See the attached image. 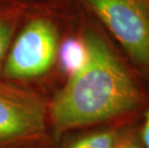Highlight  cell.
Returning a JSON list of instances; mask_svg holds the SVG:
<instances>
[{"label":"cell","mask_w":149,"mask_h":148,"mask_svg":"<svg viewBox=\"0 0 149 148\" xmlns=\"http://www.w3.org/2000/svg\"><path fill=\"white\" fill-rule=\"evenodd\" d=\"M146 79L149 85V78H146ZM139 137L143 148H149V97L146 106H145V108L143 110V121L141 123Z\"/></svg>","instance_id":"cell-9"},{"label":"cell","mask_w":149,"mask_h":148,"mask_svg":"<svg viewBox=\"0 0 149 148\" xmlns=\"http://www.w3.org/2000/svg\"><path fill=\"white\" fill-rule=\"evenodd\" d=\"M149 78V0H74Z\"/></svg>","instance_id":"cell-4"},{"label":"cell","mask_w":149,"mask_h":148,"mask_svg":"<svg viewBox=\"0 0 149 148\" xmlns=\"http://www.w3.org/2000/svg\"><path fill=\"white\" fill-rule=\"evenodd\" d=\"M79 8V7H78ZM87 63L48 95L52 138L91 126L119 123L143 111L149 85L105 29L79 8Z\"/></svg>","instance_id":"cell-1"},{"label":"cell","mask_w":149,"mask_h":148,"mask_svg":"<svg viewBox=\"0 0 149 148\" xmlns=\"http://www.w3.org/2000/svg\"><path fill=\"white\" fill-rule=\"evenodd\" d=\"M88 56V44L81 29L78 14L77 23L66 35L59 51L58 74L60 84L80 70L87 63Z\"/></svg>","instance_id":"cell-5"},{"label":"cell","mask_w":149,"mask_h":148,"mask_svg":"<svg viewBox=\"0 0 149 148\" xmlns=\"http://www.w3.org/2000/svg\"><path fill=\"white\" fill-rule=\"evenodd\" d=\"M52 140L48 95L0 79V148H46Z\"/></svg>","instance_id":"cell-3"},{"label":"cell","mask_w":149,"mask_h":148,"mask_svg":"<svg viewBox=\"0 0 149 148\" xmlns=\"http://www.w3.org/2000/svg\"><path fill=\"white\" fill-rule=\"evenodd\" d=\"M78 14L74 0H26L0 79L44 93L60 84L59 51Z\"/></svg>","instance_id":"cell-2"},{"label":"cell","mask_w":149,"mask_h":148,"mask_svg":"<svg viewBox=\"0 0 149 148\" xmlns=\"http://www.w3.org/2000/svg\"><path fill=\"white\" fill-rule=\"evenodd\" d=\"M118 127L110 126L73 138L61 148H113Z\"/></svg>","instance_id":"cell-7"},{"label":"cell","mask_w":149,"mask_h":148,"mask_svg":"<svg viewBox=\"0 0 149 148\" xmlns=\"http://www.w3.org/2000/svg\"><path fill=\"white\" fill-rule=\"evenodd\" d=\"M26 0H0V77Z\"/></svg>","instance_id":"cell-6"},{"label":"cell","mask_w":149,"mask_h":148,"mask_svg":"<svg viewBox=\"0 0 149 148\" xmlns=\"http://www.w3.org/2000/svg\"><path fill=\"white\" fill-rule=\"evenodd\" d=\"M113 148H143L139 133L135 129L118 127L117 137Z\"/></svg>","instance_id":"cell-8"}]
</instances>
